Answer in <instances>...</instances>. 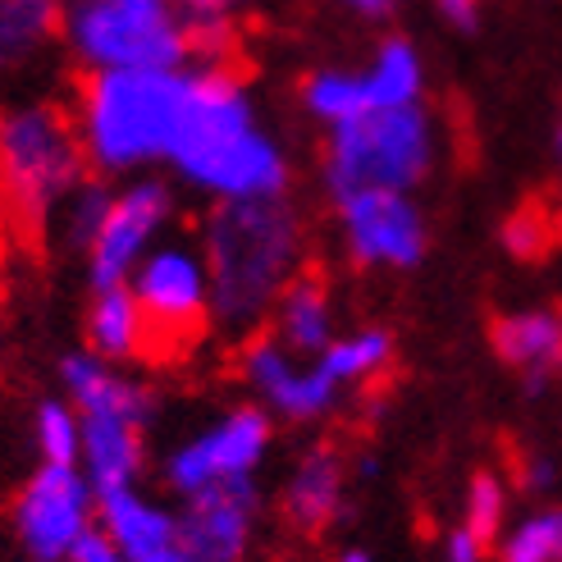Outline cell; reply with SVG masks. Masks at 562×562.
Instances as JSON below:
<instances>
[{
	"instance_id": "1",
	"label": "cell",
	"mask_w": 562,
	"mask_h": 562,
	"mask_svg": "<svg viewBox=\"0 0 562 562\" xmlns=\"http://www.w3.org/2000/svg\"><path fill=\"white\" fill-rule=\"evenodd\" d=\"M175 170L224 196H274L284 192L289 170L270 137L251 124V101L234 65H196L188 78V101L179 110L170 156Z\"/></svg>"
},
{
	"instance_id": "2",
	"label": "cell",
	"mask_w": 562,
	"mask_h": 562,
	"mask_svg": "<svg viewBox=\"0 0 562 562\" xmlns=\"http://www.w3.org/2000/svg\"><path fill=\"white\" fill-rule=\"evenodd\" d=\"M188 69H101L82 74L74 92V124L97 179L133 175L170 156L179 110L188 101Z\"/></svg>"
},
{
	"instance_id": "3",
	"label": "cell",
	"mask_w": 562,
	"mask_h": 562,
	"mask_svg": "<svg viewBox=\"0 0 562 562\" xmlns=\"http://www.w3.org/2000/svg\"><path fill=\"white\" fill-rule=\"evenodd\" d=\"M297 215L274 196H224L206 215L202 229V261L211 279V316L229 329L257 321L270 297L279 293L297 257Z\"/></svg>"
},
{
	"instance_id": "4",
	"label": "cell",
	"mask_w": 562,
	"mask_h": 562,
	"mask_svg": "<svg viewBox=\"0 0 562 562\" xmlns=\"http://www.w3.org/2000/svg\"><path fill=\"white\" fill-rule=\"evenodd\" d=\"M92 179L74 110L50 101L0 105V215L19 229H46Z\"/></svg>"
},
{
	"instance_id": "5",
	"label": "cell",
	"mask_w": 562,
	"mask_h": 562,
	"mask_svg": "<svg viewBox=\"0 0 562 562\" xmlns=\"http://www.w3.org/2000/svg\"><path fill=\"white\" fill-rule=\"evenodd\" d=\"M60 389L82 420V458L97 494H115L143 481L147 467V426L156 416V398L147 384L124 375L115 361L97 352H69L60 361Z\"/></svg>"
},
{
	"instance_id": "6",
	"label": "cell",
	"mask_w": 562,
	"mask_h": 562,
	"mask_svg": "<svg viewBox=\"0 0 562 562\" xmlns=\"http://www.w3.org/2000/svg\"><path fill=\"white\" fill-rule=\"evenodd\" d=\"M65 46L82 74L192 65V42L175 0H69Z\"/></svg>"
},
{
	"instance_id": "7",
	"label": "cell",
	"mask_w": 562,
	"mask_h": 562,
	"mask_svg": "<svg viewBox=\"0 0 562 562\" xmlns=\"http://www.w3.org/2000/svg\"><path fill=\"white\" fill-rule=\"evenodd\" d=\"M430 165V128L426 115L412 105L398 110H367L357 120L334 128L325 179L334 202H348L357 192H398L416 183Z\"/></svg>"
},
{
	"instance_id": "8",
	"label": "cell",
	"mask_w": 562,
	"mask_h": 562,
	"mask_svg": "<svg viewBox=\"0 0 562 562\" xmlns=\"http://www.w3.org/2000/svg\"><path fill=\"white\" fill-rule=\"evenodd\" d=\"M128 289L143 306L147 325V361L151 367H170L183 361L211 329V279L202 251L183 243L151 247L137 270L128 274Z\"/></svg>"
},
{
	"instance_id": "9",
	"label": "cell",
	"mask_w": 562,
	"mask_h": 562,
	"mask_svg": "<svg viewBox=\"0 0 562 562\" xmlns=\"http://www.w3.org/2000/svg\"><path fill=\"white\" fill-rule=\"evenodd\" d=\"M101 494L82 467L37 462L10 503V530L27 562H69L82 536L97 530Z\"/></svg>"
},
{
	"instance_id": "10",
	"label": "cell",
	"mask_w": 562,
	"mask_h": 562,
	"mask_svg": "<svg viewBox=\"0 0 562 562\" xmlns=\"http://www.w3.org/2000/svg\"><path fill=\"white\" fill-rule=\"evenodd\" d=\"M270 443V416L261 407H238L220 416L202 435L183 439L170 458H165V485L179 498H192L202 490L251 481V471L266 458Z\"/></svg>"
},
{
	"instance_id": "11",
	"label": "cell",
	"mask_w": 562,
	"mask_h": 562,
	"mask_svg": "<svg viewBox=\"0 0 562 562\" xmlns=\"http://www.w3.org/2000/svg\"><path fill=\"white\" fill-rule=\"evenodd\" d=\"M170 215H175V192L160 179H137L110 196L101 229L88 243V251H82V257H88L92 293L128 284V274L156 247V234L170 224Z\"/></svg>"
},
{
	"instance_id": "12",
	"label": "cell",
	"mask_w": 562,
	"mask_h": 562,
	"mask_svg": "<svg viewBox=\"0 0 562 562\" xmlns=\"http://www.w3.org/2000/svg\"><path fill=\"white\" fill-rule=\"evenodd\" d=\"M251 526H257V485L229 481L183 498L179 536L188 562H243L251 549Z\"/></svg>"
},
{
	"instance_id": "13",
	"label": "cell",
	"mask_w": 562,
	"mask_h": 562,
	"mask_svg": "<svg viewBox=\"0 0 562 562\" xmlns=\"http://www.w3.org/2000/svg\"><path fill=\"white\" fill-rule=\"evenodd\" d=\"M348 238L357 261H389V266H416L426 251V229L420 215L398 192H357L344 202Z\"/></svg>"
},
{
	"instance_id": "14",
	"label": "cell",
	"mask_w": 562,
	"mask_h": 562,
	"mask_svg": "<svg viewBox=\"0 0 562 562\" xmlns=\"http://www.w3.org/2000/svg\"><path fill=\"white\" fill-rule=\"evenodd\" d=\"M97 526L105 530L124 562H188L183 536H179V513L143 494L137 485L101 494V517Z\"/></svg>"
},
{
	"instance_id": "15",
	"label": "cell",
	"mask_w": 562,
	"mask_h": 562,
	"mask_svg": "<svg viewBox=\"0 0 562 562\" xmlns=\"http://www.w3.org/2000/svg\"><path fill=\"white\" fill-rule=\"evenodd\" d=\"M238 367H243V380L257 389L274 412L297 416V420L321 416L334 403V389H339V380H334L325 367L297 371L289 361V352L279 348L274 339H247Z\"/></svg>"
},
{
	"instance_id": "16",
	"label": "cell",
	"mask_w": 562,
	"mask_h": 562,
	"mask_svg": "<svg viewBox=\"0 0 562 562\" xmlns=\"http://www.w3.org/2000/svg\"><path fill=\"white\" fill-rule=\"evenodd\" d=\"M69 0H0V88L33 74L65 42Z\"/></svg>"
},
{
	"instance_id": "17",
	"label": "cell",
	"mask_w": 562,
	"mask_h": 562,
	"mask_svg": "<svg viewBox=\"0 0 562 562\" xmlns=\"http://www.w3.org/2000/svg\"><path fill=\"white\" fill-rule=\"evenodd\" d=\"M490 344L508 367L530 371V384L540 389V380L562 367V306H553V312L494 316L490 321Z\"/></svg>"
},
{
	"instance_id": "18",
	"label": "cell",
	"mask_w": 562,
	"mask_h": 562,
	"mask_svg": "<svg viewBox=\"0 0 562 562\" xmlns=\"http://www.w3.org/2000/svg\"><path fill=\"white\" fill-rule=\"evenodd\" d=\"M339 498H344V458L329 443H321L297 462L293 481L284 490V513L297 530L316 536V530H325L339 517Z\"/></svg>"
},
{
	"instance_id": "19",
	"label": "cell",
	"mask_w": 562,
	"mask_h": 562,
	"mask_svg": "<svg viewBox=\"0 0 562 562\" xmlns=\"http://www.w3.org/2000/svg\"><path fill=\"white\" fill-rule=\"evenodd\" d=\"M88 352L115 361H147V325L128 284L97 289L88 302Z\"/></svg>"
},
{
	"instance_id": "20",
	"label": "cell",
	"mask_w": 562,
	"mask_h": 562,
	"mask_svg": "<svg viewBox=\"0 0 562 562\" xmlns=\"http://www.w3.org/2000/svg\"><path fill=\"white\" fill-rule=\"evenodd\" d=\"M279 334L297 352H321L329 348V302H325V279L321 270L297 274L279 297Z\"/></svg>"
},
{
	"instance_id": "21",
	"label": "cell",
	"mask_w": 562,
	"mask_h": 562,
	"mask_svg": "<svg viewBox=\"0 0 562 562\" xmlns=\"http://www.w3.org/2000/svg\"><path fill=\"white\" fill-rule=\"evenodd\" d=\"M33 448L37 462L78 467L82 458V420L69 398H42L33 412Z\"/></svg>"
},
{
	"instance_id": "22",
	"label": "cell",
	"mask_w": 562,
	"mask_h": 562,
	"mask_svg": "<svg viewBox=\"0 0 562 562\" xmlns=\"http://www.w3.org/2000/svg\"><path fill=\"white\" fill-rule=\"evenodd\" d=\"M420 88V69H416V55L407 50V42H389L380 50V60L367 78V97H371V110H398V105H412Z\"/></svg>"
},
{
	"instance_id": "23",
	"label": "cell",
	"mask_w": 562,
	"mask_h": 562,
	"mask_svg": "<svg viewBox=\"0 0 562 562\" xmlns=\"http://www.w3.org/2000/svg\"><path fill=\"white\" fill-rule=\"evenodd\" d=\"M503 238H508V247L517 251L521 261H540L562 238V211L549 206L544 196H530V202L503 224Z\"/></svg>"
},
{
	"instance_id": "24",
	"label": "cell",
	"mask_w": 562,
	"mask_h": 562,
	"mask_svg": "<svg viewBox=\"0 0 562 562\" xmlns=\"http://www.w3.org/2000/svg\"><path fill=\"white\" fill-rule=\"evenodd\" d=\"M389 357H393L389 334L384 329H367V334H357V339H348V344H329L325 357H321V367L344 384V380H357V375L384 371Z\"/></svg>"
},
{
	"instance_id": "25",
	"label": "cell",
	"mask_w": 562,
	"mask_h": 562,
	"mask_svg": "<svg viewBox=\"0 0 562 562\" xmlns=\"http://www.w3.org/2000/svg\"><path fill=\"white\" fill-rule=\"evenodd\" d=\"M306 105L316 110V115L344 124V120H357L371 110V97H367V78H348V74H316L306 82Z\"/></svg>"
},
{
	"instance_id": "26",
	"label": "cell",
	"mask_w": 562,
	"mask_h": 562,
	"mask_svg": "<svg viewBox=\"0 0 562 562\" xmlns=\"http://www.w3.org/2000/svg\"><path fill=\"white\" fill-rule=\"evenodd\" d=\"M503 562H562V513H536L521 521L503 544Z\"/></svg>"
},
{
	"instance_id": "27",
	"label": "cell",
	"mask_w": 562,
	"mask_h": 562,
	"mask_svg": "<svg viewBox=\"0 0 562 562\" xmlns=\"http://www.w3.org/2000/svg\"><path fill=\"white\" fill-rule=\"evenodd\" d=\"M498 526H503V485H498V475L481 471L467 494V530L490 549L498 540Z\"/></svg>"
},
{
	"instance_id": "28",
	"label": "cell",
	"mask_w": 562,
	"mask_h": 562,
	"mask_svg": "<svg viewBox=\"0 0 562 562\" xmlns=\"http://www.w3.org/2000/svg\"><path fill=\"white\" fill-rule=\"evenodd\" d=\"M69 562H124V553H120L115 540H110L105 530L97 526L92 536H82V540H78V549L69 553Z\"/></svg>"
},
{
	"instance_id": "29",
	"label": "cell",
	"mask_w": 562,
	"mask_h": 562,
	"mask_svg": "<svg viewBox=\"0 0 562 562\" xmlns=\"http://www.w3.org/2000/svg\"><path fill=\"white\" fill-rule=\"evenodd\" d=\"M443 562H485V544L471 536V530H453L448 536V549H443Z\"/></svg>"
},
{
	"instance_id": "30",
	"label": "cell",
	"mask_w": 562,
	"mask_h": 562,
	"mask_svg": "<svg viewBox=\"0 0 562 562\" xmlns=\"http://www.w3.org/2000/svg\"><path fill=\"white\" fill-rule=\"evenodd\" d=\"M439 5H443V14L453 19L458 27H471L475 23V5H481V0H439Z\"/></svg>"
},
{
	"instance_id": "31",
	"label": "cell",
	"mask_w": 562,
	"mask_h": 562,
	"mask_svg": "<svg viewBox=\"0 0 562 562\" xmlns=\"http://www.w3.org/2000/svg\"><path fill=\"white\" fill-rule=\"evenodd\" d=\"M348 5H352V10H361V14H384V10L393 5V0H348Z\"/></svg>"
},
{
	"instance_id": "32",
	"label": "cell",
	"mask_w": 562,
	"mask_h": 562,
	"mask_svg": "<svg viewBox=\"0 0 562 562\" xmlns=\"http://www.w3.org/2000/svg\"><path fill=\"white\" fill-rule=\"evenodd\" d=\"M553 151H558V170H562V120H558V133H553Z\"/></svg>"
},
{
	"instance_id": "33",
	"label": "cell",
	"mask_w": 562,
	"mask_h": 562,
	"mask_svg": "<svg viewBox=\"0 0 562 562\" xmlns=\"http://www.w3.org/2000/svg\"><path fill=\"white\" fill-rule=\"evenodd\" d=\"M339 562H371V558H367V553H361V549H352V553H344Z\"/></svg>"
}]
</instances>
